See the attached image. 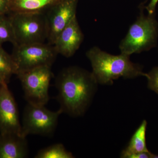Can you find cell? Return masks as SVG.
Returning <instances> with one entry per match:
<instances>
[{"label":"cell","instance_id":"cell-1","mask_svg":"<svg viewBox=\"0 0 158 158\" xmlns=\"http://www.w3.org/2000/svg\"><path fill=\"white\" fill-rule=\"evenodd\" d=\"M98 84L92 72L77 66L64 69L56 81L60 109L73 117L84 115L91 104Z\"/></svg>","mask_w":158,"mask_h":158},{"label":"cell","instance_id":"cell-2","mask_svg":"<svg viewBox=\"0 0 158 158\" xmlns=\"http://www.w3.org/2000/svg\"><path fill=\"white\" fill-rule=\"evenodd\" d=\"M86 56L91 63L94 76L98 84L112 85L120 77L133 79L146 77L141 65L133 63L130 56L120 54L115 56L94 47L88 51Z\"/></svg>","mask_w":158,"mask_h":158},{"label":"cell","instance_id":"cell-3","mask_svg":"<svg viewBox=\"0 0 158 158\" xmlns=\"http://www.w3.org/2000/svg\"><path fill=\"white\" fill-rule=\"evenodd\" d=\"M154 15H145L141 12L119 44L121 53L130 56L149 50L156 46L158 25Z\"/></svg>","mask_w":158,"mask_h":158},{"label":"cell","instance_id":"cell-4","mask_svg":"<svg viewBox=\"0 0 158 158\" xmlns=\"http://www.w3.org/2000/svg\"><path fill=\"white\" fill-rule=\"evenodd\" d=\"M15 39L14 45L43 43L47 39L44 13H12L10 18Z\"/></svg>","mask_w":158,"mask_h":158},{"label":"cell","instance_id":"cell-5","mask_svg":"<svg viewBox=\"0 0 158 158\" xmlns=\"http://www.w3.org/2000/svg\"><path fill=\"white\" fill-rule=\"evenodd\" d=\"M17 75L28 103L45 106L49 100V88L53 77L51 66H40Z\"/></svg>","mask_w":158,"mask_h":158},{"label":"cell","instance_id":"cell-6","mask_svg":"<svg viewBox=\"0 0 158 158\" xmlns=\"http://www.w3.org/2000/svg\"><path fill=\"white\" fill-rule=\"evenodd\" d=\"M62 113L60 109L53 112L44 106L28 103L24 111L21 135L26 138L30 135H52L56 127L59 116Z\"/></svg>","mask_w":158,"mask_h":158},{"label":"cell","instance_id":"cell-7","mask_svg":"<svg viewBox=\"0 0 158 158\" xmlns=\"http://www.w3.org/2000/svg\"><path fill=\"white\" fill-rule=\"evenodd\" d=\"M12 57L17 68V74L40 66H52L57 53L54 45L44 43L15 45Z\"/></svg>","mask_w":158,"mask_h":158},{"label":"cell","instance_id":"cell-8","mask_svg":"<svg viewBox=\"0 0 158 158\" xmlns=\"http://www.w3.org/2000/svg\"><path fill=\"white\" fill-rule=\"evenodd\" d=\"M78 0H61L45 13L48 44L54 45L61 31L76 16Z\"/></svg>","mask_w":158,"mask_h":158},{"label":"cell","instance_id":"cell-9","mask_svg":"<svg viewBox=\"0 0 158 158\" xmlns=\"http://www.w3.org/2000/svg\"><path fill=\"white\" fill-rule=\"evenodd\" d=\"M0 130L2 134L21 135V125L17 106L6 82L0 86Z\"/></svg>","mask_w":158,"mask_h":158},{"label":"cell","instance_id":"cell-10","mask_svg":"<svg viewBox=\"0 0 158 158\" xmlns=\"http://www.w3.org/2000/svg\"><path fill=\"white\" fill-rule=\"evenodd\" d=\"M84 37L76 16L61 31L54 46L57 53L69 58L72 56L78 49Z\"/></svg>","mask_w":158,"mask_h":158},{"label":"cell","instance_id":"cell-11","mask_svg":"<svg viewBox=\"0 0 158 158\" xmlns=\"http://www.w3.org/2000/svg\"><path fill=\"white\" fill-rule=\"evenodd\" d=\"M28 153L25 137L16 134H3L0 139V158H25Z\"/></svg>","mask_w":158,"mask_h":158},{"label":"cell","instance_id":"cell-12","mask_svg":"<svg viewBox=\"0 0 158 158\" xmlns=\"http://www.w3.org/2000/svg\"><path fill=\"white\" fill-rule=\"evenodd\" d=\"M61 0H9L12 13H44Z\"/></svg>","mask_w":158,"mask_h":158},{"label":"cell","instance_id":"cell-13","mask_svg":"<svg viewBox=\"0 0 158 158\" xmlns=\"http://www.w3.org/2000/svg\"><path fill=\"white\" fill-rule=\"evenodd\" d=\"M147 126V121L143 120L133 135L127 146L123 150L120 157L132 158L133 156L137 154L149 152L146 142Z\"/></svg>","mask_w":158,"mask_h":158},{"label":"cell","instance_id":"cell-14","mask_svg":"<svg viewBox=\"0 0 158 158\" xmlns=\"http://www.w3.org/2000/svg\"><path fill=\"white\" fill-rule=\"evenodd\" d=\"M17 73V66L12 56L0 46V77L6 83L12 74Z\"/></svg>","mask_w":158,"mask_h":158},{"label":"cell","instance_id":"cell-15","mask_svg":"<svg viewBox=\"0 0 158 158\" xmlns=\"http://www.w3.org/2000/svg\"><path fill=\"white\" fill-rule=\"evenodd\" d=\"M35 158H73L71 152L65 149L64 145L60 143L53 144L40 150Z\"/></svg>","mask_w":158,"mask_h":158},{"label":"cell","instance_id":"cell-16","mask_svg":"<svg viewBox=\"0 0 158 158\" xmlns=\"http://www.w3.org/2000/svg\"><path fill=\"white\" fill-rule=\"evenodd\" d=\"M9 41L15 44L13 27L10 18L0 15V46L3 43Z\"/></svg>","mask_w":158,"mask_h":158},{"label":"cell","instance_id":"cell-17","mask_svg":"<svg viewBox=\"0 0 158 158\" xmlns=\"http://www.w3.org/2000/svg\"><path fill=\"white\" fill-rule=\"evenodd\" d=\"M148 87L158 94V66L154 67L148 73H146Z\"/></svg>","mask_w":158,"mask_h":158},{"label":"cell","instance_id":"cell-18","mask_svg":"<svg viewBox=\"0 0 158 158\" xmlns=\"http://www.w3.org/2000/svg\"><path fill=\"white\" fill-rule=\"evenodd\" d=\"M9 0H0V15L9 11Z\"/></svg>","mask_w":158,"mask_h":158},{"label":"cell","instance_id":"cell-19","mask_svg":"<svg viewBox=\"0 0 158 158\" xmlns=\"http://www.w3.org/2000/svg\"><path fill=\"white\" fill-rule=\"evenodd\" d=\"M158 2V0H151L149 4L146 7L148 15H153L154 14L155 11L156 6Z\"/></svg>","mask_w":158,"mask_h":158},{"label":"cell","instance_id":"cell-20","mask_svg":"<svg viewBox=\"0 0 158 158\" xmlns=\"http://www.w3.org/2000/svg\"><path fill=\"white\" fill-rule=\"evenodd\" d=\"M3 82H4V81H3L2 79L1 78V77H0V86H1V85H2V84Z\"/></svg>","mask_w":158,"mask_h":158}]
</instances>
